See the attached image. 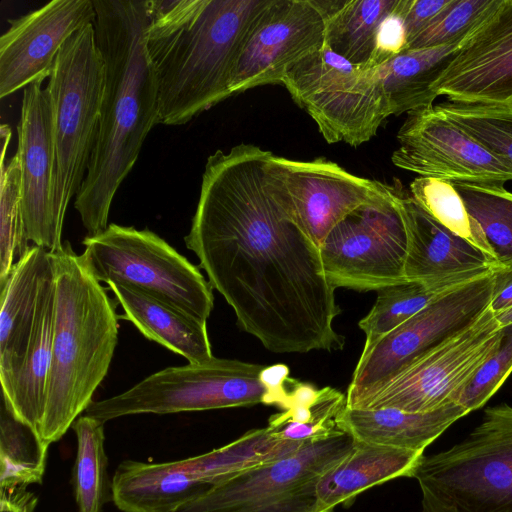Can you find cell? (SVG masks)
<instances>
[{
	"label": "cell",
	"mask_w": 512,
	"mask_h": 512,
	"mask_svg": "<svg viewBox=\"0 0 512 512\" xmlns=\"http://www.w3.org/2000/svg\"><path fill=\"white\" fill-rule=\"evenodd\" d=\"M465 38L434 48L409 49L377 67L391 115L433 105L437 98L433 86Z\"/></svg>",
	"instance_id": "4316f807"
},
{
	"label": "cell",
	"mask_w": 512,
	"mask_h": 512,
	"mask_svg": "<svg viewBox=\"0 0 512 512\" xmlns=\"http://www.w3.org/2000/svg\"><path fill=\"white\" fill-rule=\"evenodd\" d=\"M52 255L31 245L0 283V380L7 392L19 374L33 333L42 281Z\"/></svg>",
	"instance_id": "44dd1931"
},
{
	"label": "cell",
	"mask_w": 512,
	"mask_h": 512,
	"mask_svg": "<svg viewBox=\"0 0 512 512\" xmlns=\"http://www.w3.org/2000/svg\"><path fill=\"white\" fill-rule=\"evenodd\" d=\"M466 414L468 412L457 402L422 413L345 405L335 421L337 428L354 441L424 452L430 443Z\"/></svg>",
	"instance_id": "7402d4cb"
},
{
	"label": "cell",
	"mask_w": 512,
	"mask_h": 512,
	"mask_svg": "<svg viewBox=\"0 0 512 512\" xmlns=\"http://www.w3.org/2000/svg\"><path fill=\"white\" fill-rule=\"evenodd\" d=\"M433 92L450 102L512 103V0H497L470 31Z\"/></svg>",
	"instance_id": "e0dca14e"
},
{
	"label": "cell",
	"mask_w": 512,
	"mask_h": 512,
	"mask_svg": "<svg viewBox=\"0 0 512 512\" xmlns=\"http://www.w3.org/2000/svg\"><path fill=\"white\" fill-rule=\"evenodd\" d=\"M51 253V252H50ZM55 273L52 358L39 436L59 441L93 402L118 342L119 316L69 242L51 253Z\"/></svg>",
	"instance_id": "277c9868"
},
{
	"label": "cell",
	"mask_w": 512,
	"mask_h": 512,
	"mask_svg": "<svg viewBox=\"0 0 512 512\" xmlns=\"http://www.w3.org/2000/svg\"><path fill=\"white\" fill-rule=\"evenodd\" d=\"M324 41L325 14L320 0H268L244 38L230 93L282 84L287 70L321 49Z\"/></svg>",
	"instance_id": "9a60e30c"
},
{
	"label": "cell",
	"mask_w": 512,
	"mask_h": 512,
	"mask_svg": "<svg viewBox=\"0 0 512 512\" xmlns=\"http://www.w3.org/2000/svg\"><path fill=\"white\" fill-rule=\"evenodd\" d=\"M303 443L281 439L267 426L250 430L223 447L182 463L196 479L213 485L243 470L283 458Z\"/></svg>",
	"instance_id": "f546056e"
},
{
	"label": "cell",
	"mask_w": 512,
	"mask_h": 512,
	"mask_svg": "<svg viewBox=\"0 0 512 512\" xmlns=\"http://www.w3.org/2000/svg\"><path fill=\"white\" fill-rule=\"evenodd\" d=\"M94 19L93 0H53L9 19L0 37V98L50 77L63 44Z\"/></svg>",
	"instance_id": "ac0fdd59"
},
{
	"label": "cell",
	"mask_w": 512,
	"mask_h": 512,
	"mask_svg": "<svg viewBox=\"0 0 512 512\" xmlns=\"http://www.w3.org/2000/svg\"><path fill=\"white\" fill-rule=\"evenodd\" d=\"M265 366L213 357L209 361L167 367L121 394L93 401L84 415L103 423L134 414H171L262 403Z\"/></svg>",
	"instance_id": "30bf717a"
},
{
	"label": "cell",
	"mask_w": 512,
	"mask_h": 512,
	"mask_svg": "<svg viewBox=\"0 0 512 512\" xmlns=\"http://www.w3.org/2000/svg\"><path fill=\"white\" fill-rule=\"evenodd\" d=\"M494 268L454 287L363 349L347 388L346 407L355 408L415 361L474 323L490 306Z\"/></svg>",
	"instance_id": "8fae6325"
},
{
	"label": "cell",
	"mask_w": 512,
	"mask_h": 512,
	"mask_svg": "<svg viewBox=\"0 0 512 512\" xmlns=\"http://www.w3.org/2000/svg\"><path fill=\"white\" fill-rule=\"evenodd\" d=\"M36 503L37 497L26 486L0 488V512H33Z\"/></svg>",
	"instance_id": "7bdbcfd3"
},
{
	"label": "cell",
	"mask_w": 512,
	"mask_h": 512,
	"mask_svg": "<svg viewBox=\"0 0 512 512\" xmlns=\"http://www.w3.org/2000/svg\"><path fill=\"white\" fill-rule=\"evenodd\" d=\"M105 84V68L93 23L61 47L46 87L52 108L56 170L52 214L62 236L67 207L76 197L94 150Z\"/></svg>",
	"instance_id": "5b68a950"
},
{
	"label": "cell",
	"mask_w": 512,
	"mask_h": 512,
	"mask_svg": "<svg viewBox=\"0 0 512 512\" xmlns=\"http://www.w3.org/2000/svg\"><path fill=\"white\" fill-rule=\"evenodd\" d=\"M451 183L481 226L497 262H512V193L502 184Z\"/></svg>",
	"instance_id": "d6a6232c"
},
{
	"label": "cell",
	"mask_w": 512,
	"mask_h": 512,
	"mask_svg": "<svg viewBox=\"0 0 512 512\" xmlns=\"http://www.w3.org/2000/svg\"><path fill=\"white\" fill-rule=\"evenodd\" d=\"M391 160L420 177L449 182L504 184L512 167L441 114L434 105L407 113Z\"/></svg>",
	"instance_id": "2e32d148"
},
{
	"label": "cell",
	"mask_w": 512,
	"mask_h": 512,
	"mask_svg": "<svg viewBox=\"0 0 512 512\" xmlns=\"http://www.w3.org/2000/svg\"><path fill=\"white\" fill-rule=\"evenodd\" d=\"M23 217L28 240L49 252L62 249L54 226L52 195L56 170L53 117L49 94L41 82L23 92L17 126Z\"/></svg>",
	"instance_id": "d6986e66"
},
{
	"label": "cell",
	"mask_w": 512,
	"mask_h": 512,
	"mask_svg": "<svg viewBox=\"0 0 512 512\" xmlns=\"http://www.w3.org/2000/svg\"><path fill=\"white\" fill-rule=\"evenodd\" d=\"M211 484L192 476L182 460L121 462L111 482V498L123 512H170L204 493Z\"/></svg>",
	"instance_id": "cb8c5ba5"
},
{
	"label": "cell",
	"mask_w": 512,
	"mask_h": 512,
	"mask_svg": "<svg viewBox=\"0 0 512 512\" xmlns=\"http://www.w3.org/2000/svg\"><path fill=\"white\" fill-rule=\"evenodd\" d=\"M512 308V262L494 268V288L489 309L495 314Z\"/></svg>",
	"instance_id": "b9f144b4"
},
{
	"label": "cell",
	"mask_w": 512,
	"mask_h": 512,
	"mask_svg": "<svg viewBox=\"0 0 512 512\" xmlns=\"http://www.w3.org/2000/svg\"><path fill=\"white\" fill-rule=\"evenodd\" d=\"M411 477L422 512H512V406L487 408L462 442L423 455Z\"/></svg>",
	"instance_id": "8992f818"
},
{
	"label": "cell",
	"mask_w": 512,
	"mask_h": 512,
	"mask_svg": "<svg viewBox=\"0 0 512 512\" xmlns=\"http://www.w3.org/2000/svg\"><path fill=\"white\" fill-rule=\"evenodd\" d=\"M397 193L407 232L406 280H430L488 270L499 265L472 243L436 221L400 186H397Z\"/></svg>",
	"instance_id": "ffe728a7"
},
{
	"label": "cell",
	"mask_w": 512,
	"mask_h": 512,
	"mask_svg": "<svg viewBox=\"0 0 512 512\" xmlns=\"http://www.w3.org/2000/svg\"><path fill=\"white\" fill-rule=\"evenodd\" d=\"M48 445L20 420L1 396L0 488L41 483Z\"/></svg>",
	"instance_id": "4dcf8cb0"
},
{
	"label": "cell",
	"mask_w": 512,
	"mask_h": 512,
	"mask_svg": "<svg viewBox=\"0 0 512 512\" xmlns=\"http://www.w3.org/2000/svg\"><path fill=\"white\" fill-rule=\"evenodd\" d=\"M288 378L289 368L284 364L264 367L260 374V380L266 388L263 404L284 409Z\"/></svg>",
	"instance_id": "60d3db41"
},
{
	"label": "cell",
	"mask_w": 512,
	"mask_h": 512,
	"mask_svg": "<svg viewBox=\"0 0 512 512\" xmlns=\"http://www.w3.org/2000/svg\"><path fill=\"white\" fill-rule=\"evenodd\" d=\"M0 174V283L27 253L31 245L26 233L21 189V168L16 153Z\"/></svg>",
	"instance_id": "d590c367"
},
{
	"label": "cell",
	"mask_w": 512,
	"mask_h": 512,
	"mask_svg": "<svg viewBox=\"0 0 512 512\" xmlns=\"http://www.w3.org/2000/svg\"><path fill=\"white\" fill-rule=\"evenodd\" d=\"M353 445L354 440L341 431L306 441L283 458L211 485L170 512H334L320 503L316 484Z\"/></svg>",
	"instance_id": "9c48e42d"
},
{
	"label": "cell",
	"mask_w": 512,
	"mask_h": 512,
	"mask_svg": "<svg viewBox=\"0 0 512 512\" xmlns=\"http://www.w3.org/2000/svg\"><path fill=\"white\" fill-rule=\"evenodd\" d=\"M268 0H147L146 50L159 123H188L231 96L244 38Z\"/></svg>",
	"instance_id": "3957f363"
},
{
	"label": "cell",
	"mask_w": 512,
	"mask_h": 512,
	"mask_svg": "<svg viewBox=\"0 0 512 512\" xmlns=\"http://www.w3.org/2000/svg\"><path fill=\"white\" fill-rule=\"evenodd\" d=\"M272 153L239 144L210 155L186 247L233 309L237 325L274 353L334 351L341 310L320 249L272 193Z\"/></svg>",
	"instance_id": "6da1fadb"
},
{
	"label": "cell",
	"mask_w": 512,
	"mask_h": 512,
	"mask_svg": "<svg viewBox=\"0 0 512 512\" xmlns=\"http://www.w3.org/2000/svg\"><path fill=\"white\" fill-rule=\"evenodd\" d=\"M11 138V129L7 124L1 126V164L5 163L4 157L6 154V148Z\"/></svg>",
	"instance_id": "ee69618b"
},
{
	"label": "cell",
	"mask_w": 512,
	"mask_h": 512,
	"mask_svg": "<svg viewBox=\"0 0 512 512\" xmlns=\"http://www.w3.org/2000/svg\"><path fill=\"white\" fill-rule=\"evenodd\" d=\"M409 193L436 221L472 243L497 262L481 226L469 214L461 196L451 182L418 177L411 182Z\"/></svg>",
	"instance_id": "836d02e7"
},
{
	"label": "cell",
	"mask_w": 512,
	"mask_h": 512,
	"mask_svg": "<svg viewBox=\"0 0 512 512\" xmlns=\"http://www.w3.org/2000/svg\"><path fill=\"white\" fill-rule=\"evenodd\" d=\"M282 85L330 144L359 146L391 115L378 68L354 65L325 45L289 68Z\"/></svg>",
	"instance_id": "ba28073f"
},
{
	"label": "cell",
	"mask_w": 512,
	"mask_h": 512,
	"mask_svg": "<svg viewBox=\"0 0 512 512\" xmlns=\"http://www.w3.org/2000/svg\"><path fill=\"white\" fill-rule=\"evenodd\" d=\"M451 2V0H410L404 24L408 47L411 42L434 20V18Z\"/></svg>",
	"instance_id": "ab89813d"
},
{
	"label": "cell",
	"mask_w": 512,
	"mask_h": 512,
	"mask_svg": "<svg viewBox=\"0 0 512 512\" xmlns=\"http://www.w3.org/2000/svg\"><path fill=\"white\" fill-rule=\"evenodd\" d=\"M107 285L124 310L120 318L130 321L147 339L179 354L188 363H203L214 357L207 322L135 287L117 282Z\"/></svg>",
	"instance_id": "603a6c76"
},
{
	"label": "cell",
	"mask_w": 512,
	"mask_h": 512,
	"mask_svg": "<svg viewBox=\"0 0 512 512\" xmlns=\"http://www.w3.org/2000/svg\"><path fill=\"white\" fill-rule=\"evenodd\" d=\"M502 327L504 333L499 347L476 371L457 398L456 402L468 413L481 408L512 372V323Z\"/></svg>",
	"instance_id": "74e56055"
},
{
	"label": "cell",
	"mask_w": 512,
	"mask_h": 512,
	"mask_svg": "<svg viewBox=\"0 0 512 512\" xmlns=\"http://www.w3.org/2000/svg\"><path fill=\"white\" fill-rule=\"evenodd\" d=\"M410 0H398L395 9L380 23L374 50L366 68H377L408 50L404 16Z\"/></svg>",
	"instance_id": "f35d334b"
},
{
	"label": "cell",
	"mask_w": 512,
	"mask_h": 512,
	"mask_svg": "<svg viewBox=\"0 0 512 512\" xmlns=\"http://www.w3.org/2000/svg\"><path fill=\"white\" fill-rule=\"evenodd\" d=\"M497 0H451L409 45L408 50L434 48L462 41Z\"/></svg>",
	"instance_id": "8d00e7d4"
},
{
	"label": "cell",
	"mask_w": 512,
	"mask_h": 512,
	"mask_svg": "<svg viewBox=\"0 0 512 512\" xmlns=\"http://www.w3.org/2000/svg\"><path fill=\"white\" fill-rule=\"evenodd\" d=\"M491 269L462 272L430 280H405L378 290L371 310L358 323L366 337L363 349L370 348L387 333L454 287Z\"/></svg>",
	"instance_id": "83f0119b"
},
{
	"label": "cell",
	"mask_w": 512,
	"mask_h": 512,
	"mask_svg": "<svg viewBox=\"0 0 512 512\" xmlns=\"http://www.w3.org/2000/svg\"><path fill=\"white\" fill-rule=\"evenodd\" d=\"M503 333L488 308L474 323L429 351L355 408L422 413L456 402L476 371L497 350Z\"/></svg>",
	"instance_id": "4fadbf2b"
},
{
	"label": "cell",
	"mask_w": 512,
	"mask_h": 512,
	"mask_svg": "<svg viewBox=\"0 0 512 512\" xmlns=\"http://www.w3.org/2000/svg\"><path fill=\"white\" fill-rule=\"evenodd\" d=\"M437 110L512 167V103L442 102Z\"/></svg>",
	"instance_id": "e575fe53"
},
{
	"label": "cell",
	"mask_w": 512,
	"mask_h": 512,
	"mask_svg": "<svg viewBox=\"0 0 512 512\" xmlns=\"http://www.w3.org/2000/svg\"><path fill=\"white\" fill-rule=\"evenodd\" d=\"M495 317L501 327L511 324L512 323V308L495 315Z\"/></svg>",
	"instance_id": "f6af8a7d"
},
{
	"label": "cell",
	"mask_w": 512,
	"mask_h": 512,
	"mask_svg": "<svg viewBox=\"0 0 512 512\" xmlns=\"http://www.w3.org/2000/svg\"><path fill=\"white\" fill-rule=\"evenodd\" d=\"M103 422L83 415L72 424L77 438L73 486L79 512H102L108 496Z\"/></svg>",
	"instance_id": "1f68e13d"
},
{
	"label": "cell",
	"mask_w": 512,
	"mask_h": 512,
	"mask_svg": "<svg viewBox=\"0 0 512 512\" xmlns=\"http://www.w3.org/2000/svg\"><path fill=\"white\" fill-rule=\"evenodd\" d=\"M325 14V41L332 52L357 66L373 53L377 29L398 0L320 1Z\"/></svg>",
	"instance_id": "f1b7e54d"
},
{
	"label": "cell",
	"mask_w": 512,
	"mask_h": 512,
	"mask_svg": "<svg viewBox=\"0 0 512 512\" xmlns=\"http://www.w3.org/2000/svg\"><path fill=\"white\" fill-rule=\"evenodd\" d=\"M329 284L357 291H378L404 282L407 232L397 186L383 201L363 206L338 223L320 246Z\"/></svg>",
	"instance_id": "7c38bea8"
},
{
	"label": "cell",
	"mask_w": 512,
	"mask_h": 512,
	"mask_svg": "<svg viewBox=\"0 0 512 512\" xmlns=\"http://www.w3.org/2000/svg\"><path fill=\"white\" fill-rule=\"evenodd\" d=\"M81 255L99 282L122 283L207 322L214 306L212 287L198 267L149 229L109 224L86 236Z\"/></svg>",
	"instance_id": "52a82bcc"
},
{
	"label": "cell",
	"mask_w": 512,
	"mask_h": 512,
	"mask_svg": "<svg viewBox=\"0 0 512 512\" xmlns=\"http://www.w3.org/2000/svg\"><path fill=\"white\" fill-rule=\"evenodd\" d=\"M105 84L96 144L74 207L94 236L108 226L114 196L159 123L155 73L146 50L147 0H93Z\"/></svg>",
	"instance_id": "7a4b0ae2"
},
{
	"label": "cell",
	"mask_w": 512,
	"mask_h": 512,
	"mask_svg": "<svg viewBox=\"0 0 512 512\" xmlns=\"http://www.w3.org/2000/svg\"><path fill=\"white\" fill-rule=\"evenodd\" d=\"M266 176L274 196L319 249L349 214L394 193V185L356 176L325 158L296 161L272 154Z\"/></svg>",
	"instance_id": "5bb4252c"
},
{
	"label": "cell",
	"mask_w": 512,
	"mask_h": 512,
	"mask_svg": "<svg viewBox=\"0 0 512 512\" xmlns=\"http://www.w3.org/2000/svg\"><path fill=\"white\" fill-rule=\"evenodd\" d=\"M54 300L55 273L52 265L42 281L35 325L23 366L10 389L2 392L14 414L38 435L52 358Z\"/></svg>",
	"instance_id": "484cf974"
},
{
	"label": "cell",
	"mask_w": 512,
	"mask_h": 512,
	"mask_svg": "<svg viewBox=\"0 0 512 512\" xmlns=\"http://www.w3.org/2000/svg\"><path fill=\"white\" fill-rule=\"evenodd\" d=\"M422 451L354 441L351 452L316 484L320 503L329 509L349 506L363 491L397 477H411Z\"/></svg>",
	"instance_id": "d4e9b609"
}]
</instances>
